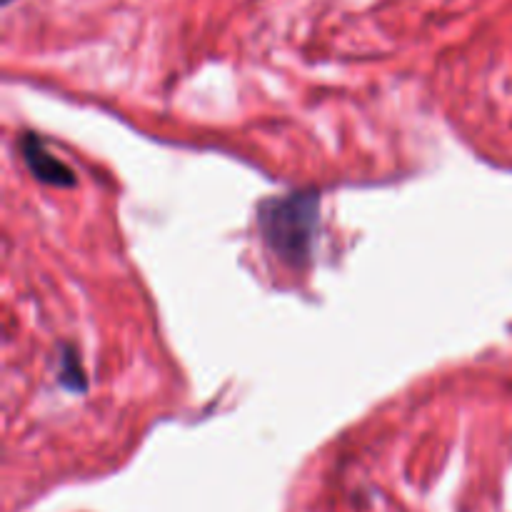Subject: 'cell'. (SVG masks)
<instances>
[{
    "mask_svg": "<svg viewBox=\"0 0 512 512\" xmlns=\"http://www.w3.org/2000/svg\"><path fill=\"white\" fill-rule=\"evenodd\" d=\"M318 213V193H293L265 200L258 208V225L265 245L285 265H305L318 230Z\"/></svg>",
    "mask_w": 512,
    "mask_h": 512,
    "instance_id": "cell-1",
    "label": "cell"
},
{
    "mask_svg": "<svg viewBox=\"0 0 512 512\" xmlns=\"http://www.w3.org/2000/svg\"><path fill=\"white\" fill-rule=\"evenodd\" d=\"M20 148H23V158L25 163H28L30 173H33L40 183L55 185V188H73V170H70L63 160L55 158L48 150V145H45L38 135H25Z\"/></svg>",
    "mask_w": 512,
    "mask_h": 512,
    "instance_id": "cell-2",
    "label": "cell"
},
{
    "mask_svg": "<svg viewBox=\"0 0 512 512\" xmlns=\"http://www.w3.org/2000/svg\"><path fill=\"white\" fill-rule=\"evenodd\" d=\"M60 383L70 390H85L80 360L78 355L73 353V348H68V345L63 348V358H60Z\"/></svg>",
    "mask_w": 512,
    "mask_h": 512,
    "instance_id": "cell-3",
    "label": "cell"
},
{
    "mask_svg": "<svg viewBox=\"0 0 512 512\" xmlns=\"http://www.w3.org/2000/svg\"><path fill=\"white\" fill-rule=\"evenodd\" d=\"M10 3H13V0H3V5H10Z\"/></svg>",
    "mask_w": 512,
    "mask_h": 512,
    "instance_id": "cell-4",
    "label": "cell"
}]
</instances>
